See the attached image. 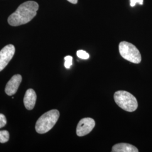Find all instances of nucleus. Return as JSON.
Wrapping results in <instances>:
<instances>
[{"mask_svg":"<svg viewBox=\"0 0 152 152\" xmlns=\"http://www.w3.org/2000/svg\"><path fill=\"white\" fill-rule=\"evenodd\" d=\"M39 6L35 1H29L19 6L8 18L9 24L14 27L27 24L37 15Z\"/></svg>","mask_w":152,"mask_h":152,"instance_id":"1","label":"nucleus"},{"mask_svg":"<svg viewBox=\"0 0 152 152\" xmlns=\"http://www.w3.org/2000/svg\"><path fill=\"white\" fill-rule=\"evenodd\" d=\"M59 116V112L56 109H53L44 113L36 122L35 126L36 132L40 134L48 132L54 126Z\"/></svg>","mask_w":152,"mask_h":152,"instance_id":"2","label":"nucleus"},{"mask_svg":"<svg viewBox=\"0 0 152 152\" xmlns=\"http://www.w3.org/2000/svg\"><path fill=\"white\" fill-rule=\"evenodd\" d=\"M115 102L121 108L127 112H132L136 110L138 103L136 98L130 92L120 90L114 93Z\"/></svg>","mask_w":152,"mask_h":152,"instance_id":"3","label":"nucleus"},{"mask_svg":"<svg viewBox=\"0 0 152 152\" xmlns=\"http://www.w3.org/2000/svg\"><path fill=\"white\" fill-rule=\"evenodd\" d=\"M119 51L121 56L132 63L139 64L141 62L140 51L133 44L122 41L119 45Z\"/></svg>","mask_w":152,"mask_h":152,"instance_id":"4","label":"nucleus"},{"mask_svg":"<svg viewBox=\"0 0 152 152\" xmlns=\"http://www.w3.org/2000/svg\"><path fill=\"white\" fill-rule=\"evenodd\" d=\"M15 49L14 45H8L0 51V72L2 71L13 58Z\"/></svg>","mask_w":152,"mask_h":152,"instance_id":"5","label":"nucleus"},{"mask_svg":"<svg viewBox=\"0 0 152 152\" xmlns=\"http://www.w3.org/2000/svg\"><path fill=\"white\" fill-rule=\"evenodd\" d=\"M95 126V121L91 118H84L78 124L76 134L78 136H83L89 134Z\"/></svg>","mask_w":152,"mask_h":152,"instance_id":"6","label":"nucleus"},{"mask_svg":"<svg viewBox=\"0 0 152 152\" xmlns=\"http://www.w3.org/2000/svg\"><path fill=\"white\" fill-rule=\"evenodd\" d=\"M22 80V76L20 75H15L12 76L6 86V94L9 96L14 95L18 91Z\"/></svg>","mask_w":152,"mask_h":152,"instance_id":"7","label":"nucleus"},{"mask_svg":"<svg viewBox=\"0 0 152 152\" xmlns=\"http://www.w3.org/2000/svg\"><path fill=\"white\" fill-rule=\"evenodd\" d=\"M36 94L33 89L29 88L27 90L23 100L26 108L28 110H32L34 108L36 102Z\"/></svg>","mask_w":152,"mask_h":152,"instance_id":"8","label":"nucleus"},{"mask_svg":"<svg viewBox=\"0 0 152 152\" xmlns=\"http://www.w3.org/2000/svg\"><path fill=\"white\" fill-rule=\"evenodd\" d=\"M112 152H138L137 148L128 143H119L113 145Z\"/></svg>","mask_w":152,"mask_h":152,"instance_id":"9","label":"nucleus"},{"mask_svg":"<svg viewBox=\"0 0 152 152\" xmlns=\"http://www.w3.org/2000/svg\"><path fill=\"white\" fill-rule=\"evenodd\" d=\"M9 140V133L7 131H0V142L5 143Z\"/></svg>","mask_w":152,"mask_h":152,"instance_id":"10","label":"nucleus"},{"mask_svg":"<svg viewBox=\"0 0 152 152\" xmlns=\"http://www.w3.org/2000/svg\"><path fill=\"white\" fill-rule=\"evenodd\" d=\"M77 55L79 58L82 59H84V60L88 59L90 57V55L87 53V52H86L84 50H78L77 51Z\"/></svg>","mask_w":152,"mask_h":152,"instance_id":"11","label":"nucleus"},{"mask_svg":"<svg viewBox=\"0 0 152 152\" xmlns=\"http://www.w3.org/2000/svg\"><path fill=\"white\" fill-rule=\"evenodd\" d=\"M64 60H65L64 66L66 69H69L72 65V61H73L72 56L68 55L64 58Z\"/></svg>","mask_w":152,"mask_h":152,"instance_id":"12","label":"nucleus"},{"mask_svg":"<svg viewBox=\"0 0 152 152\" xmlns=\"http://www.w3.org/2000/svg\"><path fill=\"white\" fill-rule=\"evenodd\" d=\"M6 117L3 114L0 113V129L4 127L6 125Z\"/></svg>","mask_w":152,"mask_h":152,"instance_id":"13","label":"nucleus"},{"mask_svg":"<svg viewBox=\"0 0 152 152\" xmlns=\"http://www.w3.org/2000/svg\"><path fill=\"white\" fill-rule=\"evenodd\" d=\"M137 3H139L140 5H142L143 0H130V5L131 7L135 6Z\"/></svg>","mask_w":152,"mask_h":152,"instance_id":"14","label":"nucleus"},{"mask_svg":"<svg viewBox=\"0 0 152 152\" xmlns=\"http://www.w3.org/2000/svg\"><path fill=\"white\" fill-rule=\"evenodd\" d=\"M67 1L73 4H76L78 2V0H67Z\"/></svg>","mask_w":152,"mask_h":152,"instance_id":"15","label":"nucleus"}]
</instances>
